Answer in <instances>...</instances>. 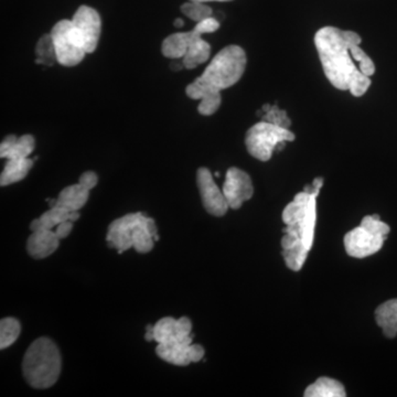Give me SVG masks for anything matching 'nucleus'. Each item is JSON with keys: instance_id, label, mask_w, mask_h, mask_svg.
<instances>
[{"instance_id": "obj_1", "label": "nucleus", "mask_w": 397, "mask_h": 397, "mask_svg": "<svg viewBox=\"0 0 397 397\" xmlns=\"http://www.w3.org/2000/svg\"><path fill=\"white\" fill-rule=\"evenodd\" d=\"M359 34L336 27H323L315 36V49L323 72L333 86L340 91H350L356 98H361L371 86V79L354 65L351 46L361 44Z\"/></svg>"}, {"instance_id": "obj_2", "label": "nucleus", "mask_w": 397, "mask_h": 397, "mask_svg": "<svg viewBox=\"0 0 397 397\" xmlns=\"http://www.w3.org/2000/svg\"><path fill=\"white\" fill-rule=\"evenodd\" d=\"M158 240L154 219L141 212L126 214L123 218L113 221L108 226L106 235L108 246L117 249L118 254L124 253L131 247L138 253H148Z\"/></svg>"}, {"instance_id": "obj_3", "label": "nucleus", "mask_w": 397, "mask_h": 397, "mask_svg": "<svg viewBox=\"0 0 397 397\" xmlns=\"http://www.w3.org/2000/svg\"><path fill=\"white\" fill-rule=\"evenodd\" d=\"M61 369L59 349L49 338L37 339L23 358V377L30 386L39 390L53 386L59 379Z\"/></svg>"}, {"instance_id": "obj_4", "label": "nucleus", "mask_w": 397, "mask_h": 397, "mask_svg": "<svg viewBox=\"0 0 397 397\" xmlns=\"http://www.w3.org/2000/svg\"><path fill=\"white\" fill-rule=\"evenodd\" d=\"M245 51L238 46H228L213 58L197 82L222 91L233 86L243 77L246 67Z\"/></svg>"}, {"instance_id": "obj_5", "label": "nucleus", "mask_w": 397, "mask_h": 397, "mask_svg": "<svg viewBox=\"0 0 397 397\" xmlns=\"http://www.w3.org/2000/svg\"><path fill=\"white\" fill-rule=\"evenodd\" d=\"M390 231V226L377 214L364 216L361 224L344 236L346 254L360 259L371 256L382 249Z\"/></svg>"}, {"instance_id": "obj_6", "label": "nucleus", "mask_w": 397, "mask_h": 397, "mask_svg": "<svg viewBox=\"0 0 397 397\" xmlns=\"http://www.w3.org/2000/svg\"><path fill=\"white\" fill-rule=\"evenodd\" d=\"M319 191L297 193L292 202L286 205L282 212V222L289 230L299 234L304 246L311 252L315 238L317 221V197Z\"/></svg>"}, {"instance_id": "obj_7", "label": "nucleus", "mask_w": 397, "mask_h": 397, "mask_svg": "<svg viewBox=\"0 0 397 397\" xmlns=\"http://www.w3.org/2000/svg\"><path fill=\"white\" fill-rule=\"evenodd\" d=\"M294 141L295 134L289 129L261 121L252 126L246 133L245 145L252 157L259 162H268L280 143Z\"/></svg>"}, {"instance_id": "obj_8", "label": "nucleus", "mask_w": 397, "mask_h": 397, "mask_svg": "<svg viewBox=\"0 0 397 397\" xmlns=\"http://www.w3.org/2000/svg\"><path fill=\"white\" fill-rule=\"evenodd\" d=\"M52 40L57 52L58 63L63 67H75L84 59L86 51L79 42L72 21H59L51 30Z\"/></svg>"}, {"instance_id": "obj_9", "label": "nucleus", "mask_w": 397, "mask_h": 397, "mask_svg": "<svg viewBox=\"0 0 397 397\" xmlns=\"http://www.w3.org/2000/svg\"><path fill=\"white\" fill-rule=\"evenodd\" d=\"M220 28L216 19L210 17L197 23V26L190 31L191 42L188 46L187 53L182 58V63L186 69L193 70L197 65H203L210 58L211 46L209 42L202 39V34H212Z\"/></svg>"}, {"instance_id": "obj_10", "label": "nucleus", "mask_w": 397, "mask_h": 397, "mask_svg": "<svg viewBox=\"0 0 397 397\" xmlns=\"http://www.w3.org/2000/svg\"><path fill=\"white\" fill-rule=\"evenodd\" d=\"M71 21L75 34L86 53L94 52L100 40L102 27L98 11L87 6H81Z\"/></svg>"}, {"instance_id": "obj_11", "label": "nucleus", "mask_w": 397, "mask_h": 397, "mask_svg": "<svg viewBox=\"0 0 397 397\" xmlns=\"http://www.w3.org/2000/svg\"><path fill=\"white\" fill-rule=\"evenodd\" d=\"M197 183L207 212L214 216H223L230 207L223 190L218 187L208 168L197 169Z\"/></svg>"}, {"instance_id": "obj_12", "label": "nucleus", "mask_w": 397, "mask_h": 397, "mask_svg": "<svg viewBox=\"0 0 397 397\" xmlns=\"http://www.w3.org/2000/svg\"><path fill=\"white\" fill-rule=\"evenodd\" d=\"M222 190L228 207L233 210L241 208L243 203L249 201L254 195L251 177L245 171L235 167L230 168L226 172V181Z\"/></svg>"}, {"instance_id": "obj_13", "label": "nucleus", "mask_w": 397, "mask_h": 397, "mask_svg": "<svg viewBox=\"0 0 397 397\" xmlns=\"http://www.w3.org/2000/svg\"><path fill=\"white\" fill-rule=\"evenodd\" d=\"M60 238L56 232L49 228H39L32 231L27 242V251L34 259H44L50 256L59 247Z\"/></svg>"}, {"instance_id": "obj_14", "label": "nucleus", "mask_w": 397, "mask_h": 397, "mask_svg": "<svg viewBox=\"0 0 397 397\" xmlns=\"http://www.w3.org/2000/svg\"><path fill=\"white\" fill-rule=\"evenodd\" d=\"M188 96L193 100H200V104L197 106V112L203 116H211L218 112L220 108L221 91L205 86L195 79L191 84L188 85L186 89Z\"/></svg>"}, {"instance_id": "obj_15", "label": "nucleus", "mask_w": 397, "mask_h": 397, "mask_svg": "<svg viewBox=\"0 0 397 397\" xmlns=\"http://www.w3.org/2000/svg\"><path fill=\"white\" fill-rule=\"evenodd\" d=\"M36 141L31 135H23L15 137L9 135L6 137L0 145V157L7 159L29 158L34 150Z\"/></svg>"}, {"instance_id": "obj_16", "label": "nucleus", "mask_w": 397, "mask_h": 397, "mask_svg": "<svg viewBox=\"0 0 397 397\" xmlns=\"http://www.w3.org/2000/svg\"><path fill=\"white\" fill-rule=\"evenodd\" d=\"M193 336L185 341L170 342V344H158L156 349L157 356L168 363L187 367L191 363L189 358V346L193 344Z\"/></svg>"}, {"instance_id": "obj_17", "label": "nucleus", "mask_w": 397, "mask_h": 397, "mask_svg": "<svg viewBox=\"0 0 397 397\" xmlns=\"http://www.w3.org/2000/svg\"><path fill=\"white\" fill-rule=\"evenodd\" d=\"M90 195V190L83 187L82 185L69 186L60 193L54 207L65 209L69 212L79 211L84 207Z\"/></svg>"}, {"instance_id": "obj_18", "label": "nucleus", "mask_w": 397, "mask_h": 397, "mask_svg": "<svg viewBox=\"0 0 397 397\" xmlns=\"http://www.w3.org/2000/svg\"><path fill=\"white\" fill-rule=\"evenodd\" d=\"M375 320L386 338L397 336V298L387 300L377 308Z\"/></svg>"}, {"instance_id": "obj_19", "label": "nucleus", "mask_w": 397, "mask_h": 397, "mask_svg": "<svg viewBox=\"0 0 397 397\" xmlns=\"http://www.w3.org/2000/svg\"><path fill=\"white\" fill-rule=\"evenodd\" d=\"M32 166H34L32 159H8L7 164L0 176V185L1 187H6L21 181L27 177Z\"/></svg>"}, {"instance_id": "obj_20", "label": "nucleus", "mask_w": 397, "mask_h": 397, "mask_svg": "<svg viewBox=\"0 0 397 397\" xmlns=\"http://www.w3.org/2000/svg\"><path fill=\"white\" fill-rule=\"evenodd\" d=\"M306 397H344L346 390L344 385L337 379L323 377L306 389Z\"/></svg>"}, {"instance_id": "obj_21", "label": "nucleus", "mask_w": 397, "mask_h": 397, "mask_svg": "<svg viewBox=\"0 0 397 397\" xmlns=\"http://www.w3.org/2000/svg\"><path fill=\"white\" fill-rule=\"evenodd\" d=\"M190 42H191L190 32H177V34H170L162 42V54L169 59H182L187 53Z\"/></svg>"}, {"instance_id": "obj_22", "label": "nucleus", "mask_w": 397, "mask_h": 397, "mask_svg": "<svg viewBox=\"0 0 397 397\" xmlns=\"http://www.w3.org/2000/svg\"><path fill=\"white\" fill-rule=\"evenodd\" d=\"M56 62H58L57 52L51 34H44L37 44L36 63L52 67Z\"/></svg>"}, {"instance_id": "obj_23", "label": "nucleus", "mask_w": 397, "mask_h": 397, "mask_svg": "<svg viewBox=\"0 0 397 397\" xmlns=\"http://www.w3.org/2000/svg\"><path fill=\"white\" fill-rule=\"evenodd\" d=\"M176 320L171 317L162 318L154 325L155 341L158 344L179 342L176 338Z\"/></svg>"}, {"instance_id": "obj_24", "label": "nucleus", "mask_w": 397, "mask_h": 397, "mask_svg": "<svg viewBox=\"0 0 397 397\" xmlns=\"http://www.w3.org/2000/svg\"><path fill=\"white\" fill-rule=\"evenodd\" d=\"M20 331V323L15 318H5L0 321V349L4 350L15 344Z\"/></svg>"}, {"instance_id": "obj_25", "label": "nucleus", "mask_w": 397, "mask_h": 397, "mask_svg": "<svg viewBox=\"0 0 397 397\" xmlns=\"http://www.w3.org/2000/svg\"><path fill=\"white\" fill-rule=\"evenodd\" d=\"M181 11L183 15H187L188 18L195 22L205 20V19L212 17V9L204 3H197V1H189L181 6Z\"/></svg>"}, {"instance_id": "obj_26", "label": "nucleus", "mask_w": 397, "mask_h": 397, "mask_svg": "<svg viewBox=\"0 0 397 397\" xmlns=\"http://www.w3.org/2000/svg\"><path fill=\"white\" fill-rule=\"evenodd\" d=\"M70 212L65 209L60 208V207H52L49 211H46L40 216L42 226L44 228H52L63 223L65 221H69Z\"/></svg>"}, {"instance_id": "obj_27", "label": "nucleus", "mask_w": 397, "mask_h": 397, "mask_svg": "<svg viewBox=\"0 0 397 397\" xmlns=\"http://www.w3.org/2000/svg\"><path fill=\"white\" fill-rule=\"evenodd\" d=\"M261 121L280 126V127H284V129H289L290 126H292V121L288 117L287 113L284 110H280L277 105H273L271 110H268L267 113L261 116Z\"/></svg>"}, {"instance_id": "obj_28", "label": "nucleus", "mask_w": 397, "mask_h": 397, "mask_svg": "<svg viewBox=\"0 0 397 397\" xmlns=\"http://www.w3.org/2000/svg\"><path fill=\"white\" fill-rule=\"evenodd\" d=\"M98 182V174L93 171H86L81 174L79 177V183L82 185L83 187L86 188L87 190H92L93 188L96 187Z\"/></svg>"}, {"instance_id": "obj_29", "label": "nucleus", "mask_w": 397, "mask_h": 397, "mask_svg": "<svg viewBox=\"0 0 397 397\" xmlns=\"http://www.w3.org/2000/svg\"><path fill=\"white\" fill-rule=\"evenodd\" d=\"M204 356V349L200 344H191L189 346V358L191 363L201 361Z\"/></svg>"}, {"instance_id": "obj_30", "label": "nucleus", "mask_w": 397, "mask_h": 397, "mask_svg": "<svg viewBox=\"0 0 397 397\" xmlns=\"http://www.w3.org/2000/svg\"><path fill=\"white\" fill-rule=\"evenodd\" d=\"M359 69L360 71H361L364 75H367V77H372V75L375 73V63H373V61H372L369 56H367V57L359 62Z\"/></svg>"}, {"instance_id": "obj_31", "label": "nucleus", "mask_w": 397, "mask_h": 397, "mask_svg": "<svg viewBox=\"0 0 397 397\" xmlns=\"http://www.w3.org/2000/svg\"><path fill=\"white\" fill-rule=\"evenodd\" d=\"M72 228L73 222H71V221H65V222L57 226L56 233H57L58 237L62 240V238H65L69 236V234L72 231Z\"/></svg>"}, {"instance_id": "obj_32", "label": "nucleus", "mask_w": 397, "mask_h": 397, "mask_svg": "<svg viewBox=\"0 0 397 397\" xmlns=\"http://www.w3.org/2000/svg\"><path fill=\"white\" fill-rule=\"evenodd\" d=\"M145 338L147 341H155L154 337V325H147L146 334H145Z\"/></svg>"}, {"instance_id": "obj_33", "label": "nucleus", "mask_w": 397, "mask_h": 397, "mask_svg": "<svg viewBox=\"0 0 397 397\" xmlns=\"http://www.w3.org/2000/svg\"><path fill=\"white\" fill-rule=\"evenodd\" d=\"M79 211H72V212H70L69 221H71V222H73V223H74L75 221L79 220Z\"/></svg>"}, {"instance_id": "obj_34", "label": "nucleus", "mask_w": 397, "mask_h": 397, "mask_svg": "<svg viewBox=\"0 0 397 397\" xmlns=\"http://www.w3.org/2000/svg\"><path fill=\"white\" fill-rule=\"evenodd\" d=\"M190 1H197V3H209V1H231V0H190Z\"/></svg>"}, {"instance_id": "obj_35", "label": "nucleus", "mask_w": 397, "mask_h": 397, "mask_svg": "<svg viewBox=\"0 0 397 397\" xmlns=\"http://www.w3.org/2000/svg\"><path fill=\"white\" fill-rule=\"evenodd\" d=\"M174 27H177V28H181L182 26H183V25H185V22H183V20H182V19H176V21H174Z\"/></svg>"}]
</instances>
